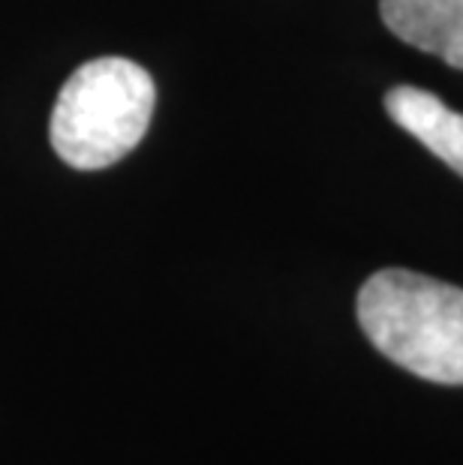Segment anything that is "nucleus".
I'll return each mask as SVG.
<instances>
[{
    "instance_id": "nucleus-1",
    "label": "nucleus",
    "mask_w": 463,
    "mask_h": 465,
    "mask_svg": "<svg viewBox=\"0 0 463 465\" xmlns=\"http://www.w3.org/2000/svg\"><path fill=\"white\" fill-rule=\"evenodd\" d=\"M358 324L373 349L433 384H463V289L425 273H373L358 292Z\"/></svg>"
},
{
    "instance_id": "nucleus-3",
    "label": "nucleus",
    "mask_w": 463,
    "mask_h": 465,
    "mask_svg": "<svg viewBox=\"0 0 463 465\" xmlns=\"http://www.w3.org/2000/svg\"><path fill=\"white\" fill-rule=\"evenodd\" d=\"M379 13L407 45L463 69V0H379Z\"/></svg>"
},
{
    "instance_id": "nucleus-4",
    "label": "nucleus",
    "mask_w": 463,
    "mask_h": 465,
    "mask_svg": "<svg viewBox=\"0 0 463 465\" xmlns=\"http://www.w3.org/2000/svg\"><path fill=\"white\" fill-rule=\"evenodd\" d=\"M386 112L400 130L418 138L430 153H437L451 172L463 177V114L421 87H391L386 94Z\"/></svg>"
},
{
    "instance_id": "nucleus-2",
    "label": "nucleus",
    "mask_w": 463,
    "mask_h": 465,
    "mask_svg": "<svg viewBox=\"0 0 463 465\" xmlns=\"http://www.w3.org/2000/svg\"><path fill=\"white\" fill-rule=\"evenodd\" d=\"M154 78L126 57H96L75 69L57 94L52 147L78 172H100L133 153L151 126Z\"/></svg>"
}]
</instances>
